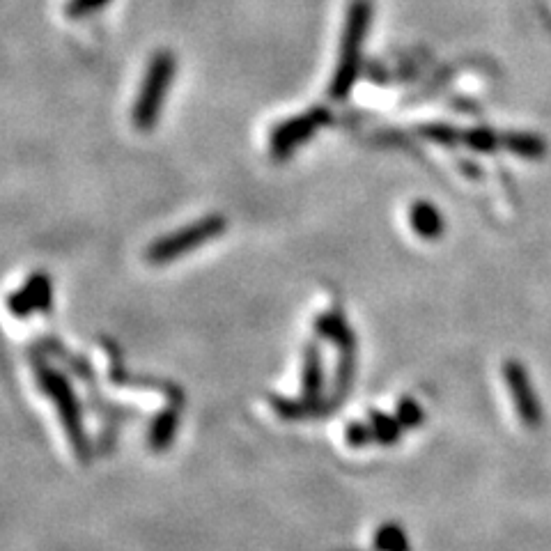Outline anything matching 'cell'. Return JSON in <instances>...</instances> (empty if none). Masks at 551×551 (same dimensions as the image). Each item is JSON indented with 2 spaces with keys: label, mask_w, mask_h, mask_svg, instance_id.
I'll use <instances>...</instances> for the list:
<instances>
[{
  "label": "cell",
  "mask_w": 551,
  "mask_h": 551,
  "mask_svg": "<svg viewBox=\"0 0 551 551\" xmlns=\"http://www.w3.org/2000/svg\"><path fill=\"white\" fill-rule=\"evenodd\" d=\"M370 14H372L370 0H354L347 12V26L343 35V46H340L338 69L331 83V97L338 99V102L349 95L356 76H359L363 37H366L370 28Z\"/></svg>",
  "instance_id": "6da1fadb"
},
{
  "label": "cell",
  "mask_w": 551,
  "mask_h": 551,
  "mask_svg": "<svg viewBox=\"0 0 551 551\" xmlns=\"http://www.w3.org/2000/svg\"><path fill=\"white\" fill-rule=\"evenodd\" d=\"M175 79V58L170 51H159L145 72V81L134 104V122L141 131H150L157 124L170 83Z\"/></svg>",
  "instance_id": "7a4b0ae2"
},
{
  "label": "cell",
  "mask_w": 551,
  "mask_h": 551,
  "mask_svg": "<svg viewBox=\"0 0 551 551\" xmlns=\"http://www.w3.org/2000/svg\"><path fill=\"white\" fill-rule=\"evenodd\" d=\"M223 230H225V219H221V216H209V219L193 223L189 228H182L173 232V235L154 242L150 248H147V260H150L152 265H168V262L177 260L180 255L207 244L209 239L221 235Z\"/></svg>",
  "instance_id": "3957f363"
},
{
  "label": "cell",
  "mask_w": 551,
  "mask_h": 551,
  "mask_svg": "<svg viewBox=\"0 0 551 551\" xmlns=\"http://www.w3.org/2000/svg\"><path fill=\"white\" fill-rule=\"evenodd\" d=\"M503 377H506V386L512 402H515L519 421L524 423V428L538 430L542 425V405L529 375H526V368L519 361H506Z\"/></svg>",
  "instance_id": "277c9868"
},
{
  "label": "cell",
  "mask_w": 551,
  "mask_h": 551,
  "mask_svg": "<svg viewBox=\"0 0 551 551\" xmlns=\"http://www.w3.org/2000/svg\"><path fill=\"white\" fill-rule=\"evenodd\" d=\"M324 122H327V113H324L322 108H315V111H308L304 115H297V118L283 122L281 127H276L274 134H271V154H274L276 159L290 157V154L297 150L301 143H306Z\"/></svg>",
  "instance_id": "5b68a950"
},
{
  "label": "cell",
  "mask_w": 551,
  "mask_h": 551,
  "mask_svg": "<svg viewBox=\"0 0 551 551\" xmlns=\"http://www.w3.org/2000/svg\"><path fill=\"white\" fill-rule=\"evenodd\" d=\"M40 377H42L44 391L58 402L60 416H62V421H65L69 434H72V439H76V444H81L79 409H76V400H74L72 391H69L67 382L58 375V372H53V370H40Z\"/></svg>",
  "instance_id": "8992f818"
},
{
  "label": "cell",
  "mask_w": 551,
  "mask_h": 551,
  "mask_svg": "<svg viewBox=\"0 0 551 551\" xmlns=\"http://www.w3.org/2000/svg\"><path fill=\"white\" fill-rule=\"evenodd\" d=\"M7 306L17 317H26L35 310H46L51 306V281L46 274H35L19 292L12 294Z\"/></svg>",
  "instance_id": "52a82bcc"
},
{
  "label": "cell",
  "mask_w": 551,
  "mask_h": 551,
  "mask_svg": "<svg viewBox=\"0 0 551 551\" xmlns=\"http://www.w3.org/2000/svg\"><path fill=\"white\" fill-rule=\"evenodd\" d=\"M411 228L425 239H434L444 232V219L430 203H418L411 207Z\"/></svg>",
  "instance_id": "ba28073f"
},
{
  "label": "cell",
  "mask_w": 551,
  "mask_h": 551,
  "mask_svg": "<svg viewBox=\"0 0 551 551\" xmlns=\"http://www.w3.org/2000/svg\"><path fill=\"white\" fill-rule=\"evenodd\" d=\"M370 418H372L370 428H372V432H375V439L379 441V444L393 446L395 441L400 439L402 423L398 421V418L384 416V414H379V411H375V414H372Z\"/></svg>",
  "instance_id": "9c48e42d"
},
{
  "label": "cell",
  "mask_w": 551,
  "mask_h": 551,
  "mask_svg": "<svg viewBox=\"0 0 551 551\" xmlns=\"http://www.w3.org/2000/svg\"><path fill=\"white\" fill-rule=\"evenodd\" d=\"M375 545L379 551H409V540L398 524H384L377 531Z\"/></svg>",
  "instance_id": "30bf717a"
},
{
  "label": "cell",
  "mask_w": 551,
  "mask_h": 551,
  "mask_svg": "<svg viewBox=\"0 0 551 551\" xmlns=\"http://www.w3.org/2000/svg\"><path fill=\"white\" fill-rule=\"evenodd\" d=\"M320 382H322V368H320V354H317L315 347L308 349L306 356V377H304V393L306 398H315L320 393Z\"/></svg>",
  "instance_id": "8fae6325"
},
{
  "label": "cell",
  "mask_w": 551,
  "mask_h": 551,
  "mask_svg": "<svg viewBox=\"0 0 551 551\" xmlns=\"http://www.w3.org/2000/svg\"><path fill=\"white\" fill-rule=\"evenodd\" d=\"M508 143L512 152L524 154V157H540V154L545 152V145L535 136H510Z\"/></svg>",
  "instance_id": "7c38bea8"
},
{
  "label": "cell",
  "mask_w": 551,
  "mask_h": 551,
  "mask_svg": "<svg viewBox=\"0 0 551 551\" xmlns=\"http://www.w3.org/2000/svg\"><path fill=\"white\" fill-rule=\"evenodd\" d=\"M423 409L416 405L414 400H402L400 409H398V421L402 423V428H416V425L423 423Z\"/></svg>",
  "instance_id": "4fadbf2b"
},
{
  "label": "cell",
  "mask_w": 551,
  "mask_h": 551,
  "mask_svg": "<svg viewBox=\"0 0 551 551\" xmlns=\"http://www.w3.org/2000/svg\"><path fill=\"white\" fill-rule=\"evenodd\" d=\"M106 3L108 0H69L67 14L74 19H81V17H88L90 12L102 10Z\"/></svg>",
  "instance_id": "5bb4252c"
},
{
  "label": "cell",
  "mask_w": 551,
  "mask_h": 551,
  "mask_svg": "<svg viewBox=\"0 0 551 551\" xmlns=\"http://www.w3.org/2000/svg\"><path fill=\"white\" fill-rule=\"evenodd\" d=\"M464 141L469 143V147H473V150H494L496 145V136L492 134V131H485V129H476L471 131V134L464 136Z\"/></svg>",
  "instance_id": "9a60e30c"
},
{
  "label": "cell",
  "mask_w": 551,
  "mask_h": 551,
  "mask_svg": "<svg viewBox=\"0 0 551 551\" xmlns=\"http://www.w3.org/2000/svg\"><path fill=\"white\" fill-rule=\"evenodd\" d=\"M370 439H375V432H372L370 425L354 423L352 428L347 430V444L352 446H366L370 444Z\"/></svg>",
  "instance_id": "2e32d148"
}]
</instances>
